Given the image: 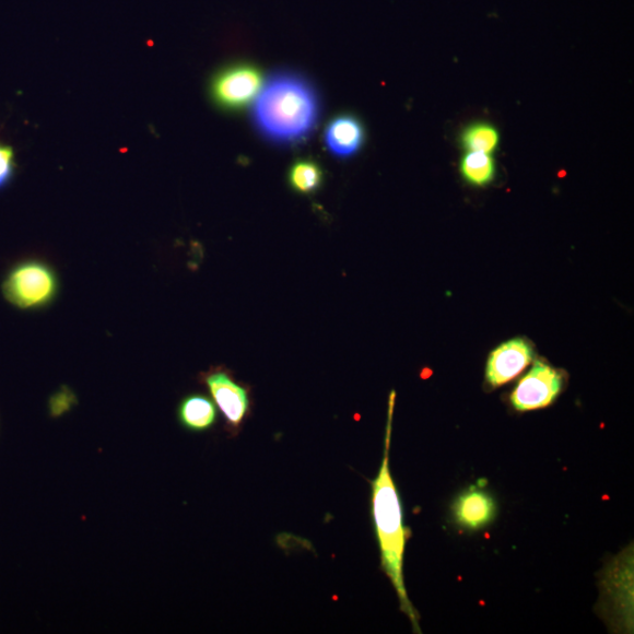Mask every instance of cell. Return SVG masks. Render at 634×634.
Returning <instances> with one entry per match:
<instances>
[{
	"mask_svg": "<svg viewBox=\"0 0 634 634\" xmlns=\"http://www.w3.org/2000/svg\"><path fill=\"white\" fill-rule=\"evenodd\" d=\"M320 99L304 75L273 73L253 105V122L260 134L280 145L307 139L320 118Z\"/></svg>",
	"mask_w": 634,
	"mask_h": 634,
	"instance_id": "1",
	"label": "cell"
},
{
	"mask_svg": "<svg viewBox=\"0 0 634 634\" xmlns=\"http://www.w3.org/2000/svg\"><path fill=\"white\" fill-rule=\"evenodd\" d=\"M394 400L395 392L391 394L390 398L385 457L377 478L373 482V517L380 550V561H383L385 573L391 580L396 594L399 596L402 612L409 617L412 626H414V631L421 633L419 614L411 604L404 584L403 561L408 536L403 525L402 504L399 491L395 485L389 470Z\"/></svg>",
	"mask_w": 634,
	"mask_h": 634,
	"instance_id": "2",
	"label": "cell"
},
{
	"mask_svg": "<svg viewBox=\"0 0 634 634\" xmlns=\"http://www.w3.org/2000/svg\"><path fill=\"white\" fill-rule=\"evenodd\" d=\"M59 284L54 269L38 260L15 266L3 283L5 298L21 309L49 306L56 298Z\"/></svg>",
	"mask_w": 634,
	"mask_h": 634,
	"instance_id": "3",
	"label": "cell"
},
{
	"mask_svg": "<svg viewBox=\"0 0 634 634\" xmlns=\"http://www.w3.org/2000/svg\"><path fill=\"white\" fill-rule=\"evenodd\" d=\"M263 83L262 71L256 63H231L212 78L211 98L221 109L242 110L257 99Z\"/></svg>",
	"mask_w": 634,
	"mask_h": 634,
	"instance_id": "4",
	"label": "cell"
},
{
	"mask_svg": "<svg viewBox=\"0 0 634 634\" xmlns=\"http://www.w3.org/2000/svg\"><path fill=\"white\" fill-rule=\"evenodd\" d=\"M201 384L208 387L215 404L231 433L240 430L248 415L250 401L248 389L236 383L232 374L224 367L211 368L200 375Z\"/></svg>",
	"mask_w": 634,
	"mask_h": 634,
	"instance_id": "5",
	"label": "cell"
},
{
	"mask_svg": "<svg viewBox=\"0 0 634 634\" xmlns=\"http://www.w3.org/2000/svg\"><path fill=\"white\" fill-rule=\"evenodd\" d=\"M563 389V375L537 361L532 369L519 380L512 395V403L518 411H530L550 406Z\"/></svg>",
	"mask_w": 634,
	"mask_h": 634,
	"instance_id": "6",
	"label": "cell"
},
{
	"mask_svg": "<svg viewBox=\"0 0 634 634\" xmlns=\"http://www.w3.org/2000/svg\"><path fill=\"white\" fill-rule=\"evenodd\" d=\"M533 349L525 339L503 343L490 354L486 379L493 387L510 383L525 372L533 360Z\"/></svg>",
	"mask_w": 634,
	"mask_h": 634,
	"instance_id": "7",
	"label": "cell"
},
{
	"mask_svg": "<svg viewBox=\"0 0 634 634\" xmlns=\"http://www.w3.org/2000/svg\"><path fill=\"white\" fill-rule=\"evenodd\" d=\"M366 139L363 124L352 115L332 118L325 132V144L328 152L340 158L354 156L360 152Z\"/></svg>",
	"mask_w": 634,
	"mask_h": 634,
	"instance_id": "8",
	"label": "cell"
},
{
	"mask_svg": "<svg viewBox=\"0 0 634 634\" xmlns=\"http://www.w3.org/2000/svg\"><path fill=\"white\" fill-rule=\"evenodd\" d=\"M453 512L459 526L469 530H479L493 521L497 506L494 498L484 490L470 488L456 500Z\"/></svg>",
	"mask_w": 634,
	"mask_h": 634,
	"instance_id": "9",
	"label": "cell"
},
{
	"mask_svg": "<svg viewBox=\"0 0 634 634\" xmlns=\"http://www.w3.org/2000/svg\"><path fill=\"white\" fill-rule=\"evenodd\" d=\"M178 419L188 432H208L216 422V408L208 396L189 395L179 404Z\"/></svg>",
	"mask_w": 634,
	"mask_h": 634,
	"instance_id": "10",
	"label": "cell"
},
{
	"mask_svg": "<svg viewBox=\"0 0 634 634\" xmlns=\"http://www.w3.org/2000/svg\"><path fill=\"white\" fill-rule=\"evenodd\" d=\"M325 172L312 158H300L290 168L289 184L298 195H313L324 184Z\"/></svg>",
	"mask_w": 634,
	"mask_h": 634,
	"instance_id": "11",
	"label": "cell"
},
{
	"mask_svg": "<svg viewBox=\"0 0 634 634\" xmlns=\"http://www.w3.org/2000/svg\"><path fill=\"white\" fill-rule=\"evenodd\" d=\"M461 172L470 184L485 186L494 180L496 165L493 156L488 153L468 152L462 158Z\"/></svg>",
	"mask_w": 634,
	"mask_h": 634,
	"instance_id": "12",
	"label": "cell"
},
{
	"mask_svg": "<svg viewBox=\"0 0 634 634\" xmlns=\"http://www.w3.org/2000/svg\"><path fill=\"white\" fill-rule=\"evenodd\" d=\"M462 145L468 152L493 153L500 142L498 131L488 124H476L462 133Z\"/></svg>",
	"mask_w": 634,
	"mask_h": 634,
	"instance_id": "13",
	"label": "cell"
},
{
	"mask_svg": "<svg viewBox=\"0 0 634 634\" xmlns=\"http://www.w3.org/2000/svg\"><path fill=\"white\" fill-rule=\"evenodd\" d=\"M14 152L11 148L0 144V189L10 184L14 176Z\"/></svg>",
	"mask_w": 634,
	"mask_h": 634,
	"instance_id": "14",
	"label": "cell"
}]
</instances>
